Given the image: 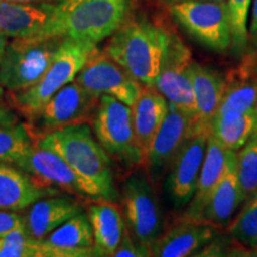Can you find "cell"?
<instances>
[{"label":"cell","mask_w":257,"mask_h":257,"mask_svg":"<svg viewBox=\"0 0 257 257\" xmlns=\"http://www.w3.org/2000/svg\"><path fill=\"white\" fill-rule=\"evenodd\" d=\"M37 143L53 150L68 163L95 200L114 201L118 197L107 152L93 137L87 124H70L51 131Z\"/></svg>","instance_id":"cell-1"},{"label":"cell","mask_w":257,"mask_h":257,"mask_svg":"<svg viewBox=\"0 0 257 257\" xmlns=\"http://www.w3.org/2000/svg\"><path fill=\"white\" fill-rule=\"evenodd\" d=\"M179 37L163 25L137 19L121 25L105 53L144 86H154Z\"/></svg>","instance_id":"cell-2"},{"label":"cell","mask_w":257,"mask_h":257,"mask_svg":"<svg viewBox=\"0 0 257 257\" xmlns=\"http://www.w3.org/2000/svg\"><path fill=\"white\" fill-rule=\"evenodd\" d=\"M127 0H72L59 3L50 37H64L96 44L123 25Z\"/></svg>","instance_id":"cell-3"},{"label":"cell","mask_w":257,"mask_h":257,"mask_svg":"<svg viewBox=\"0 0 257 257\" xmlns=\"http://www.w3.org/2000/svg\"><path fill=\"white\" fill-rule=\"evenodd\" d=\"M96 46L72 38H63L55 56L41 79L24 91L15 92L14 99L27 114L34 117L57 91L75 80Z\"/></svg>","instance_id":"cell-4"},{"label":"cell","mask_w":257,"mask_h":257,"mask_svg":"<svg viewBox=\"0 0 257 257\" xmlns=\"http://www.w3.org/2000/svg\"><path fill=\"white\" fill-rule=\"evenodd\" d=\"M64 37L15 38L0 55V83L10 92L24 91L46 72Z\"/></svg>","instance_id":"cell-5"},{"label":"cell","mask_w":257,"mask_h":257,"mask_svg":"<svg viewBox=\"0 0 257 257\" xmlns=\"http://www.w3.org/2000/svg\"><path fill=\"white\" fill-rule=\"evenodd\" d=\"M125 224L138 245L152 255V246L163 231V214L152 184L143 172L126 180L123 187Z\"/></svg>","instance_id":"cell-6"},{"label":"cell","mask_w":257,"mask_h":257,"mask_svg":"<svg viewBox=\"0 0 257 257\" xmlns=\"http://www.w3.org/2000/svg\"><path fill=\"white\" fill-rule=\"evenodd\" d=\"M169 12L194 40L205 47L217 51L232 47V30L226 0L173 3L169 6Z\"/></svg>","instance_id":"cell-7"},{"label":"cell","mask_w":257,"mask_h":257,"mask_svg":"<svg viewBox=\"0 0 257 257\" xmlns=\"http://www.w3.org/2000/svg\"><path fill=\"white\" fill-rule=\"evenodd\" d=\"M94 133L107 154L126 163H141L130 106L113 96L101 95L94 119Z\"/></svg>","instance_id":"cell-8"},{"label":"cell","mask_w":257,"mask_h":257,"mask_svg":"<svg viewBox=\"0 0 257 257\" xmlns=\"http://www.w3.org/2000/svg\"><path fill=\"white\" fill-rule=\"evenodd\" d=\"M75 81L92 95H110L133 107L143 85L114 62L107 54L96 49L80 70Z\"/></svg>","instance_id":"cell-9"},{"label":"cell","mask_w":257,"mask_h":257,"mask_svg":"<svg viewBox=\"0 0 257 257\" xmlns=\"http://www.w3.org/2000/svg\"><path fill=\"white\" fill-rule=\"evenodd\" d=\"M208 136L210 131L206 130L192 133L186 138L170 165L166 188L176 208L186 206L194 195Z\"/></svg>","instance_id":"cell-10"},{"label":"cell","mask_w":257,"mask_h":257,"mask_svg":"<svg viewBox=\"0 0 257 257\" xmlns=\"http://www.w3.org/2000/svg\"><path fill=\"white\" fill-rule=\"evenodd\" d=\"M192 66L191 50L179 38L163 63L153 87L165 96L169 104L192 115L194 120L197 107L193 91Z\"/></svg>","instance_id":"cell-11"},{"label":"cell","mask_w":257,"mask_h":257,"mask_svg":"<svg viewBox=\"0 0 257 257\" xmlns=\"http://www.w3.org/2000/svg\"><path fill=\"white\" fill-rule=\"evenodd\" d=\"M59 3L22 4L0 0V31L6 37H50Z\"/></svg>","instance_id":"cell-12"},{"label":"cell","mask_w":257,"mask_h":257,"mask_svg":"<svg viewBox=\"0 0 257 257\" xmlns=\"http://www.w3.org/2000/svg\"><path fill=\"white\" fill-rule=\"evenodd\" d=\"M15 166L23 169L36 181L38 180L40 185L56 186L67 192L88 197L85 184L68 163L53 150L41 147L38 143L32 144L30 152Z\"/></svg>","instance_id":"cell-13"},{"label":"cell","mask_w":257,"mask_h":257,"mask_svg":"<svg viewBox=\"0 0 257 257\" xmlns=\"http://www.w3.org/2000/svg\"><path fill=\"white\" fill-rule=\"evenodd\" d=\"M96 99L74 80L51 96L34 117L42 127L51 131L70 124H79L80 120L87 117Z\"/></svg>","instance_id":"cell-14"},{"label":"cell","mask_w":257,"mask_h":257,"mask_svg":"<svg viewBox=\"0 0 257 257\" xmlns=\"http://www.w3.org/2000/svg\"><path fill=\"white\" fill-rule=\"evenodd\" d=\"M192 115L169 104L168 113L154 137L146 160L155 178L172 165L186 138L192 134Z\"/></svg>","instance_id":"cell-15"},{"label":"cell","mask_w":257,"mask_h":257,"mask_svg":"<svg viewBox=\"0 0 257 257\" xmlns=\"http://www.w3.org/2000/svg\"><path fill=\"white\" fill-rule=\"evenodd\" d=\"M38 245L41 257L95 256L91 223L82 211L38 240Z\"/></svg>","instance_id":"cell-16"},{"label":"cell","mask_w":257,"mask_h":257,"mask_svg":"<svg viewBox=\"0 0 257 257\" xmlns=\"http://www.w3.org/2000/svg\"><path fill=\"white\" fill-rule=\"evenodd\" d=\"M214 236V229L205 220L185 218L159 237L152 246V255L186 257L204 248Z\"/></svg>","instance_id":"cell-17"},{"label":"cell","mask_w":257,"mask_h":257,"mask_svg":"<svg viewBox=\"0 0 257 257\" xmlns=\"http://www.w3.org/2000/svg\"><path fill=\"white\" fill-rule=\"evenodd\" d=\"M251 110H257V51L246 54L242 62L226 74L217 114Z\"/></svg>","instance_id":"cell-18"},{"label":"cell","mask_w":257,"mask_h":257,"mask_svg":"<svg viewBox=\"0 0 257 257\" xmlns=\"http://www.w3.org/2000/svg\"><path fill=\"white\" fill-rule=\"evenodd\" d=\"M168 100L155 87L143 85L136 102L131 107L141 163H146L149 148L168 113Z\"/></svg>","instance_id":"cell-19"},{"label":"cell","mask_w":257,"mask_h":257,"mask_svg":"<svg viewBox=\"0 0 257 257\" xmlns=\"http://www.w3.org/2000/svg\"><path fill=\"white\" fill-rule=\"evenodd\" d=\"M192 81L197 107L192 133L202 130L210 131L211 121L216 117L223 100L225 78L216 70L193 62Z\"/></svg>","instance_id":"cell-20"},{"label":"cell","mask_w":257,"mask_h":257,"mask_svg":"<svg viewBox=\"0 0 257 257\" xmlns=\"http://www.w3.org/2000/svg\"><path fill=\"white\" fill-rule=\"evenodd\" d=\"M243 202L245 199L237 175L236 152H230L223 175L208 199L201 219L211 225L227 224Z\"/></svg>","instance_id":"cell-21"},{"label":"cell","mask_w":257,"mask_h":257,"mask_svg":"<svg viewBox=\"0 0 257 257\" xmlns=\"http://www.w3.org/2000/svg\"><path fill=\"white\" fill-rule=\"evenodd\" d=\"M48 191L23 169L0 161V210L18 212L30 207Z\"/></svg>","instance_id":"cell-22"},{"label":"cell","mask_w":257,"mask_h":257,"mask_svg":"<svg viewBox=\"0 0 257 257\" xmlns=\"http://www.w3.org/2000/svg\"><path fill=\"white\" fill-rule=\"evenodd\" d=\"M230 152L231 150L225 149L211 135L208 136L206 152H205L204 162H202L200 174H199L197 188H195L192 200L189 201L185 218L202 220V212L214 187L223 175Z\"/></svg>","instance_id":"cell-23"},{"label":"cell","mask_w":257,"mask_h":257,"mask_svg":"<svg viewBox=\"0 0 257 257\" xmlns=\"http://www.w3.org/2000/svg\"><path fill=\"white\" fill-rule=\"evenodd\" d=\"M79 212L81 206L72 198H42L29 208L24 217L25 229L32 238L41 240Z\"/></svg>","instance_id":"cell-24"},{"label":"cell","mask_w":257,"mask_h":257,"mask_svg":"<svg viewBox=\"0 0 257 257\" xmlns=\"http://www.w3.org/2000/svg\"><path fill=\"white\" fill-rule=\"evenodd\" d=\"M87 217L94 237V255L113 256L126 230L119 208L112 201L101 200L89 206Z\"/></svg>","instance_id":"cell-25"},{"label":"cell","mask_w":257,"mask_h":257,"mask_svg":"<svg viewBox=\"0 0 257 257\" xmlns=\"http://www.w3.org/2000/svg\"><path fill=\"white\" fill-rule=\"evenodd\" d=\"M257 127V110L245 112H229L217 114L211 121L210 135L225 149L238 152Z\"/></svg>","instance_id":"cell-26"},{"label":"cell","mask_w":257,"mask_h":257,"mask_svg":"<svg viewBox=\"0 0 257 257\" xmlns=\"http://www.w3.org/2000/svg\"><path fill=\"white\" fill-rule=\"evenodd\" d=\"M236 170L246 202L257 194V136L236 152Z\"/></svg>","instance_id":"cell-27"},{"label":"cell","mask_w":257,"mask_h":257,"mask_svg":"<svg viewBox=\"0 0 257 257\" xmlns=\"http://www.w3.org/2000/svg\"><path fill=\"white\" fill-rule=\"evenodd\" d=\"M32 141L24 125L0 127V161L16 165L32 148Z\"/></svg>","instance_id":"cell-28"},{"label":"cell","mask_w":257,"mask_h":257,"mask_svg":"<svg viewBox=\"0 0 257 257\" xmlns=\"http://www.w3.org/2000/svg\"><path fill=\"white\" fill-rule=\"evenodd\" d=\"M229 232L243 245L257 248V194L249 199L245 207L231 221Z\"/></svg>","instance_id":"cell-29"},{"label":"cell","mask_w":257,"mask_h":257,"mask_svg":"<svg viewBox=\"0 0 257 257\" xmlns=\"http://www.w3.org/2000/svg\"><path fill=\"white\" fill-rule=\"evenodd\" d=\"M252 0H227L231 30H232V49L237 55H244L248 50V17Z\"/></svg>","instance_id":"cell-30"},{"label":"cell","mask_w":257,"mask_h":257,"mask_svg":"<svg viewBox=\"0 0 257 257\" xmlns=\"http://www.w3.org/2000/svg\"><path fill=\"white\" fill-rule=\"evenodd\" d=\"M0 257H41L38 240L28 233L25 225L0 237Z\"/></svg>","instance_id":"cell-31"},{"label":"cell","mask_w":257,"mask_h":257,"mask_svg":"<svg viewBox=\"0 0 257 257\" xmlns=\"http://www.w3.org/2000/svg\"><path fill=\"white\" fill-rule=\"evenodd\" d=\"M114 257H138V256H149L146 250L141 248L135 239L128 233L127 229L125 230L123 238L114 252Z\"/></svg>","instance_id":"cell-32"},{"label":"cell","mask_w":257,"mask_h":257,"mask_svg":"<svg viewBox=\"0 0 257 257\" xmlns=\"http://www.w3.org/2000/svg\"><path fill=\"white\" fill-rule=\"evenodd\" d=\"M22 225H24V217L12 211L0 210V237Z\"/></svg>","instance_id":"cell-33"},{"label":"cell","mask_w":257,"mask_h":257,"mask_svg":"<svg viewBox=\"0 0 257 257\" xmlns=\"http://www.w3.org/2000/svg\"><path fill=\"white\" fill-rule=\"evenodd\" d=\"M250 22L248 27V48L252 53L257 51V0H252Z\"/></svg>","instance_id":"cell-34"},{"label":"cell","mask_w":257,"mask_h":257,"mask_svg":"<svg viewBox=\"0 0 257 257\" xmlns=\"http://www.w3.org/2000/svg\"><path fill=\"white\" fill-rule=\"evenodd\" d=\"M19 124L18 118L14 112L6 107L3 104H0V127H10Z\"/></svg>","instance_id":"cell-35"},{"label":"cell","mask_w":257,"mask_h":257,"mask_svg":"<svg viewBox=\"0 0 257 257\" xmlns=\"http://www.w3.org/2000/svg\"><path fill=\"white\" fill-rule=\"evenodd\" d=\"M11 3H22V4H38V3H54V0H4Z\"/></svg>","instance_id":"cell-36"},{"label":"cell","mask_w":257,"mask_h":257,"mask_svg":"<svg viewBox=\"0 0 257 257\" xmlns=\"http://www.w3.org/2000/svg\"><path fill=\"white\" fill-rule=\"evenodd\" d=\"M6 44H8V40H6V36L4 34H3L2 31H0V55H2L3 51H4Z\"/></svg>","instance_id":"cell-37"},{"label":"cell","mask_w":257,"mask_h":257,"mask_svg":"<svg viewBox=\"0 0 257 257\" xmlns=\"http://www.w3.org/2000/svg\"><path fill=\"white\" fill-rule=\"evenodd\" d=\"M167 3L169 4H173V3H178V2H186V0H166ZM204 2H224V0H204Z\"/></svg>","instance_id":"cell-38"},{"label":"cell","mask_w":257,"mask_h":257,"mask_svg":"<svg viewBox=\"0 0 257 257\" xmlns=\"http://www.w3.org/2000/svg\"><path fill=\"white\" fill-rule=\"evenodd\" d=\"M4 96V87L2 86V83H0V99Z\"/></svg>","instance_id":"cell-39"},{"label":"cell","mask_w":257,"mask_h":257,"mask_svg":"<svg viewBox=\"0 0 257 257\" xmlns=\"http://www.w3.org/2000/svg\"><path fill=\"white\" fill-rule=\"evenodd\" d=\"M66 2H72V0H54V3H66Z\"/></svg>","instance_id":"cell-40"},{"label":"cell","mask_w":257,"mask_h":257,"mask_svg":"<svg viewBox=\"0 0 257 257\" xmlns=\"http://www.w3.org/2000/svg\"><path fill=\"white\" fill-rule=\"evenodd\" d=\"M253 136H257V127H256V133H255V135H253Z\"/></svg>","instance_id":"cell-41"}]
</instances>
